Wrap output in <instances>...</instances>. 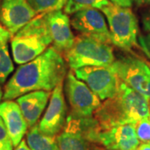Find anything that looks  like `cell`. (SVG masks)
<instances>
[{
    "label": "cell",
    "instance_id": "6da1fadb",
    "mask_svg": "<svg viewBox=\"0 0 150 150\" xmlns=\"http://www.w3.org/2000/svg\"><path fill=\"white\" fill-rule=\"evenodd\" d=\"M67 65L62 54L52 46L36 59L20 65L4 88L3 98L13 100L29 92L51 91L63 82Z\"/></svg>",
    "mask_w": 150,
    "mask_h": 150
},
{
    "label": "cell",
    "instance_id": "7a4b0ae2",
    "mask_svg": "<svg viewBox=\"0 0 150 150\" xmlns=\"http://www.w3.org/2000/svg\"><path fill=\"white\" fill-rule=\"evenodd\" d=\"M149 100L123 82L115 96L108 98L93 113L100 128L137 124L149 118Z\"/></svg>",
    "mask_w": 150,
    "mask_h": 150
},
{
    "label": "cell",
    "instance_id": "3957f363",
    "mask_svg": "<svg viewBox=\"0 0 150 150\" xmlns=\"http://www.w3.org/2000/svg\"><path fill=\"white\" fill-rule=\"evenodd\" d=\"M51 43L45 13L38 14L12 38L13 60L17 64H24L43 54Z\"/></svg>",
    "mask_w": 150,
    "mask_h": 150
},
{
    "label": "cell",
    "instance_id": "277c9868",
    "mask_svg": "<svg viewBox=\"0 0 150 150\" xmlns=\"http://www.w3.org/2000/svg\"><path fill=\"white\" fill-rule=\"evenodd\" d=\"M65 58L74 71L87 66L108 67L115 60L110 43L82 34L75 38L73 46L65 53Z\"/></svg>",
    "mask_w": 150,
    "mask_h": 150
},
{
    "label": "cell",
    "instance_id": "5b68a950",
    "mask_svg": "<svg viewBox=\"0 0 150 150\" xmlns=\"http://www.w3.org/2000/svg\"><path fill=\"white\" fill-rule=\"evenodd\" d=\"M101 11L107 18L112 43L125 51H130L138 45V20L130 7L111 3Z\"/></svg>",
    "mask_w": 150,
    "mask_h": 150
},
{
    "label": "cell",
    "instance_id": "8992f818",
    "mask_svg": "<svg viewBox=\"0 0 150 150\" xmlns=\"http://www.w3.org/2000/svg\"><path fill=\"white\" fill-rule=\"evenodd\" d=\"M87 131L93 144L108 150H137L140 143L136 134V125L132 123L103 129L93 117Z\"/></svg>",
    "mask_w": 150,
    "mask_h": 150
},
{
    "label": "cell",
    "instance_id": "52a82bcc",
    "mask_svg": "<svg viewBox=\"0 0 150 150\" xmlns=\"http://www.w3.org/2000/svg\"><path fill=\"white\" fill-rule=\"evenodd\" d=\"M119 80L150 99V68L134 56H123L108 66Z\"/></svg>",
    "mask_w": 150,
    "mask_h": 150
},
{
    "label": "cell",
    "instance_id": "ba28073f",
    "mask_svg": "<svg viewBox=\"0 0 150 150\" xmlns=\"http://www.w3.org/2000/svg\"><path fill=\"white\" fill-rule=\"evenodd\" d=\"M65 93L71 108V115L79 118H89L100 107L101 100L72 71L65 79Z\"/></svg>",
    "mask_w": 150,
    "mask_h": 150
},
{
    "label": "cell",
    "instance_id": "9c48e42d",
    "mask_svg": "<svg viewBox=\"0 0 150 150\" xmlns=\"http://www.w3.org/2000/svg\"><path fill=\"white\" fill-rule=\"evenodd\" d=\"M74 75L83 81L100 100L115 96L121 81L109 67L87 66L74 70Z\"/></svg>",
    "mask_w": 150,
    "mask_h": 150
},
{
    "label": "cell",
    "instance_id": "30bf717a",
    "mask_svg": "<svg viewBox=\"0 0 150 150\" xmlns=\"http://www.w3.org/2000/svg\"><path fill=\"white\" fill-rule=\"evenodd\" d=\"M89 118H79L71 114L67 117L64 129L56 136L59 150H98V145L88 136Z\"/></svg>",
    "mask_w": 150,
    "mask_h": 150
},
{
    "label": "cell",
    "instance_id": "8fae6325",
    "mask_svg": "<svg viewBox=\"0 0 150 150\" xmlns=\"http://www.w3.org/2000/svg\"><path fill=\"white\" fill-rule=\"evenodd\" d=\"M70 22L73 28L82 35L96 38L104 43H112L104 14L97 8L78 11L73 14Z\"/></svg>",
    "mask_w": 150,
    "mask_h": 150
},
{
    "label": "cell",
    "instance_id": "7c38bea8",
    "mask_svg": "<svg viewBox=\"0 0 150 150\" xmlns=\"http://www.w3.org/2000/svg\"><path fill=\"white\" fill-rule=\"evenodd\" d=\"M63 82L54 88L48 108L38 124V129L43 134L51 137H56L63 130L67 120V105Z\"/></svg>",
    "mask_w": 150,
    "mask_h": 150
},
{
    "label": "cell",
    "instance_id": "4fadbf2b",
    "mask_svg": "<svg viewBox=\"0 0 150 150\" xmlns=\"http://www.w3.org/2000/svg\"><path fill=\"white\" fill-rule=\"evenodd\" d=\"M37 15L28 0L1 1L0 22L13 36Z\"/></svg>",
    "mask_w": 150,
    "mask_h": 150
},
{
    "label": "cell",
    "instance_id": "5bb4252c",
    "mask_svg": "<svg viewBox=\"0 0 150 150\" xmlns=\"http://www.w3.org/2000/svg\"><path fill=\"white\" fill-rule=\"evenodd\" d=\"M45 19L54 47L60 54L69 50L75 38L71 29V22L68 14L62 10L45 13Z\"/></svg>",
    "mask_w": 150,
    "mask_h": 150
},
{
    "label": "cell",
    "instance_id": "9a60e30c",
    "mask_svg": "<svg viewBox=\"0 0 150 150\" xmlns=\"http://www.w3.org/2000/svg\"><path fill=\"white\" fill-rule=\"evenodd\" d=\"M0 117L5 124L13 147H16L23 140L28 128L17 102L4 100L0 103Z\"/></svg>",
    "mask_w": 150,
    "mask_h": 150
},
{
    "label": "cell",
    "instance_id": "2e32d148",
    "mask_svg": "<svg viewBox=\"0 0 150 150\" xmlns=\"http://www.w3.org/2000/svg\"><path fill=\"white\" fill-rule=\"evenodd\" d=\"M50 96V91L38 90L29 92L16 98L17 103L20 108L29 129L36 125L46 108Z\"/></svg>",
    "mask_w": 150,
    "mask_h": 150
},
{
    "label": "cell",
    "instance_id": "e0dca14e",
    "mask_svg": "<svg viewBox=\"0 0 150 150\" xmlns=\"http://www.w3.org/2000/svg\"><path fill=\"white\" fill-rule=\"evenodd\" d=\"M26 142L31 150H59L56 137L43 134L38 124L30 128L27 134Z\"/></svg>",
    "mask_w": 150,
    "mask_h": 150
},
{
    "label": "cell",
    "instance_id": "ac0fdd59",
    "mask_svg": "<svg viewBox=\"0 0 150 150\" xmlns=\"http://www.w3.org/2000/svg\"><path fill=\"white\" fill-rule=\"evenodd\" d=\"M110 4L109 0H68L64 7V12L67 14H74L78 11L87 8L102 9Z\"/></svg>",
    "mask_w": 150,
    "mask_h": 150
},
{
    "label": "cell",
    "instance_id": "d6986e66",
    "mask_svg": "<svg viewBox=\"0 0 150 150\" xmlns=\"http://www.w3.org/2000/svg\"><path fill=\"white\" fill-rule=\"evenodd\" d=\"M13 70L14 66L9 54L8 43H0V84L5 83Z\"/></svg>",
    "mask_w": 150,
    "mask_h": 150
},
{
    "label": "cell",
    "instance_id": "ffe728a7",
    "mask_svg": "<svg viewBox=\"0 0 150 150\" xmlns=\"http://www.w3.org/2000/svg\"><path fill=\"white\" fill-rule=\"evenodd\" d=\"M28 2L37 14H40L62 10L68 0H28Z\"/></svg>",
    "mask_w": 150,
    "mask_h": 150
},
{
    "label": "cell",
    "instance_id": "44dd1931",
    "mask_svg": "<svg viewBox=\"0 0 150 150\" xmlns=\"http://www.w3.org/2000/svg\"><path fill=\"white\" fill-rule=\"evenodd\" d=\"M136 134L141 143H150V118L140 120L136 124Z\"/></svg>",
    "mask_w": 150,
    "mask_h": 150
},
{
    "label": "cell",
    "instance_id": "7402d4cb",
    "mask_svg": "<svg viewBox=\"0 0 150 150\" xmlns=\"http://www.w3.org/2000/svg\"><path fill=\"white\" fill-rule=\"evenodd\" d=\"M13 145L8 134L3 119L0 117V150H13Z\"/></svg>",
    "mask_w": 150,
    "mask_h": 150
},
{
    "label": "cell",
    "instance_id": "603a6c76",
    "mask_svg": "<svg viewBox=\"0 0 150 150\" xmlns=\"http://www.w3.org/2000/svg\"><path fill=\"white\" fill-rule=\"evenodd\" d=\"M138 43L139 44L140 48H142L143 52L146 54V56L150 59V33L142 34L139 37Z\"/></svg>",
    "mask_w": 150,
    "mask_h": 150
},
{
    "label": "cell",
    "instance_id": "cb8c5ba5",
    "mask_svg": "<svg viewBox=\"0 0 150 150\" xmlns=\"http://www.w3.org/2000/svg\"><path fill=\"white\" fill-rule=\"evenodd\" d=\"M12 37L13 35L11 34L10 32L2 24H0V43H8V41Z\"/></svg>",
    "mask_w": 150,
    "mask_h": 150
},
{
    "label": "cell",
    "instance_id": "d4e9b609",
    "mask_svg": "<svg viewBox=\"0 0 150 150\" xmlns=\"http://www.w3.org/2000/svg\"><path fill=\"white\" fill-rule=\"evenodd\" d=\"M142 22H143V26L145 31L150 33V10L144 13V15L142 18Z\"/></svg>",
    "mask_w": 150,
    "mask_h": 150
},
{
    "label": "cell",
    "instance_id": "484cf974",
    "mask_svg": "<svg viewBox=\"0 0 150 150\" xmlns=\"http://www.w3.org/2000/svg\"><path fill=\"white\" fill-rule=\"evenodd\" d=\"M113 4H116L122 7H131L132 6V0H109Z\"/></svg>",
    "mask_w": 150,
    "mask_h": 150
},
{
    "label": "cell",
    "instance_id": "4316f807",
    "mask_svg": "<svg viewBox=\"0 0 150 150\" xmlns=\"http://www.w3.org/2000/svg\"><path fill=\"white\" fill-rule=\"evenodd\" d=\"M14 150H31V149H30V148L28 147V145L26 140L23 139L21 142L18 144V145L15 147V149Z\"/></svg>",
    "mask_w": 150,
    "mask_h": 150
},
{
    "label": "cell",
    "instance_id": "83f0119b",
    "mask_svg": "<svg viewBox=\"0 0 150 150\" xmlns=\"http://www.w3.org/2000/svg\"><path fill=\"white\" fill-rule=\"evenodd\" d=\"M138 6L150 5V0H132Z\"/></svg>",
    "mask_w": 150,
    "mask_h": 150
},
{
    "label": "cell",
    "instance_id": "f1b7e54d",
    "mask_svg": "<svg viewBox=\"0 0 150 150\" xmlns=\"http://www.w3.org/2000/svg\"><path fill=\"white\" fill-rule=\"evenodd\" d=\"M137 150H150V143H141Z\"/></svg>",
    "mask_w": 150,
    "mask_h": 150
},
{
    "label": "cell",
    "instance_id": "f546056e",
    "mask_svg": "<svg viewBox=\"0 0 150 150\" xmlns=\"http://www.w3.org/2000/svg\"><path fill=\"white\" fill-rule=\"evenodd\" d=\"M3 97H4V93H3V90H2L1 87H0V102L3 99Z\"/></svg>",
    "mask_w": 150,
    "mask_h": 150
},
{
    "label": "cell",
    "instance_id": "4dcf8cb0",
    "mask_svg": "<svg viewBox=\"0 0 150 150\" xmlns=\"http://www.w3.org/2000/svg\"><path fill=\"white\" fill-rule=\"evenodd\" d=\"M149 118H150V102H149Z\"/></svg>",
    "mask_w": 150,
    "mask_h": 150
}]
</instances>
